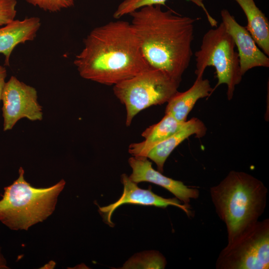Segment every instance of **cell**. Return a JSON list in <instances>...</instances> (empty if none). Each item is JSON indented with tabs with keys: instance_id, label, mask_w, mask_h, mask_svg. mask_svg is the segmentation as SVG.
Segmentation results:
<instances>
[{
	"instance_id": "cell-1",
	"label": "cell",
	"mask_w": 269,
	"mask_h": 269,
	"mask_svg": "<svg viewBox=\"0 0 269 269\" xmlns=\"http://www.w3.org/2000/svg\"><path fill=\"white\" fill-rule=\"evenodd\" d=\"M143 56L149 65L181 82L193 55L195 23L199 18L148 5L130 14Z\"/></svg>"
},
{
	"instance_id": "cell-2",
	"label": "cell",
	"mask_w": 269,
	"mask_h": 269,
	"mask_svg": "<svg viewBox=\"0 0 269 269\" xmlns=\"http://www.w3.org/2000/svg\"><path fill=\"white\" fill-rule=\"evenodd\" d=\"M74 64L82 78L106 85H115L151 68L132 24L123 20L92 29Z\"/></svg>"
},
{
	"instance_id": "cell-3",
	"label": "cell",
	"mask_w": 269,
	"mask_h": 269,
	"mask_svg": "<svg viewBox=\"0 0 269 269\" xmlns=\"http://www.w3.org/2000/svg\"><path fill=\"white\" fill-rule=\"evenodd\" d=\"M210 193L215 211L225 224L229 243L258 221L266 207L268 189L252 175L231 170L210 188Z\"/></svg>"
},
{
	"instance_id": "cell-4",
	"label": "cell",
	"mask_w": 269,
	"mask_h": 269,
	"mask_svg": "<svg viewBox=\"0 0 269 269\" xmlns=\"http://www.w3.org/2000/svg\"><path fill=\"white\" fill-rule=\"evenodd\" d=\"M18 173V177L4 188L0 200V222L12 230H27L52 214L66 182L61 179L52 186L37 188L24 179L22 167Z\"/></svg>"
},
{
	"instance_id": "cell-5",
	"label": "cell",
	"mask_w": 269,
	"mask_h": 269,
	"mask_svg": "<svg viewBox=\"0 0 269 269\" xmlns=\"http://www.w3.org/2000/svg\"><path fill=\"white\" fill-rule=\"evenodd\" d=\"M231 36L221 22L203 35L200 49L195 53L196 77H203L207 67H214L218 81L213 92L222 84L227 86V97L232 99L236 87L243 76L238 52Z\"/></svg>"
},
{
	"instance_id": "cell-6",
	"label": "cell",
	"mask_w": 269,
	"mask_h": 269,
	"mask_svg": "<svg viewBox=\"0 0 269 269\" xmlns=\"http://www.w3.org/2000/svg\"><path fill=\"white\" fill-rule=\"evenodd\" d=\"M180 82L164 72L150 68L115 85V96L126 109V126L142 110L161 105L178 92Z\"/></svg>"
},
{
	"instance_id": "cell-7",
	"label": "cell",
	"mask_w": 269,
	"mask_h": 269,
	"mask_svg": "<svg viewBox=\"0 0 269 269\" xmlns=\"http://www.w3.org/2000/svg\"><path fill=\"white\" fill-rule=\"evenodd\" d=\"M217 269H268L269 219L258 221L220 252Z\"/></svg>"
},
{
	"instance_id": "cell-8",
	"label": "cell",
	"mask_w": 269,
	"mask_h": 269,
	"mask_svg": "<svg viewBox=\"0 0 269 269\" xmlns=\"http://www.w3.org/2000/svg\"><path fill=\"white\" fill-rule=\"evenodd\" d=\"M3 131L10 130L21 119L41 121L42 107L36 89L11 76L5 83L1 96Z\"/></svg>"
},
{
	"instance_id": "cell-9",
	"label": "cell",
	"mask_w": 269,
	"mask_h": 269,
	"mask_svg": "<svg viewBox=\"0 0 269 269\" xmlns=\"http://www.w3.org/2000/svg\"><path fill=\"white\" fill-rule=\"evenodd\" d=\"M122 182L124 190L121 197L115 202L99 208L104 221L110 226H114L111 220L113 212L121 205L126 204L154 206L163 208L174 206L183 210L188 216L192 215L190 205L181 204L182 203L176 197L165 198L153 193L151 188L148 189L140 188L137 183L132 181L126 174L122 175Z\"/></svg>"
},
{
	"instance_id": "cell-10",
	"label": "cell",
	"mask_w": 269,
	"mask_h": 269,
	"mask_svg": "<svg viewBox=\"0 0 269 269\" xmlns=\"http://www.w3.org/2000/svg\"><path fill=\"white\" fill-rule=\"evenodd\" d=\"M221 16L222 22L237 48L242 75L255 67H269V56L260 50L245 26L240 24L227 9H223Z\"/></svg>"
},
{
	"instance_id": "cell-11",
	"label": "cell",
	"mask_w": 269,
	"mask_h": 269,
	"mask_svg": "<svg viewBox=\"0 0 269 269\" xmlns=\"http://www.w3.org/2000/svg\"><path fill=\"white\" fill-rule=\"evenodd\" d=\"M129 163L132 168V173L129 177L135 183L146 181L158 185L186 205H189L191 199H196L199 196L198 189L188 187L183 182L165 176L154 169L147 157L133 156L129 158Z\"/></svg>"
},
{
	"instance_id": "cell-12",
	"label": "cell",
	"mask_w": 269,
	"mask_h": 269,
	"mask_svg": "<svg viewBox=\"0 0 269 269\" xmlns=\"http://www.w3.org/2000/svg\"><path fill=\"white\" fill-rule=\"evenodd\" d=\"M41 26L40 19L33 16L11 21L0 28V53L4 56V65H9L10 55L19 44L32 41Z\"/></svg>"
},
{
	"instance_id": "cell-13",
	"label": "cell",
	"mask_w": 269,
	"mask_h": 269,
	"mask_svg": "<svg viewBox=\"0 0 269 269\" xmlns=\"http://www.w3.org/2000/svg\"><path fill=\"white\" fill-rule=\"evenodd\" d=\"M206 132L207 128L204 123L199 119L193 118L187 121L178 131L151 149L146 157L152 160L157 170L162 173L165 161L178 145L191 135L201 138Z\"/></svg>"
},
{
	"instance_id": "cell-14",
	"label": "cell",
	"mask_w": 269,
	"mask_h": 269,
	"mask_svg": "<svg viewBox=\"0 0 269 269\" xmlns=\"http://www.w3.org/2000/svg\"><path fill=\"white\" fill-rule=\"evenodd\" d=\"M212 93L213 88L208 79L196 77L189 89L183 92L178 91L168 101L165 113L171 115L180 122H185L197 101L209 97Z\"/></svg>"
},
{
	"instance_id": "cell-15",
	"label": "cell",
	"mask_w": 269,
	"mask_h": 269,
	"mask_svg": "<svg viewBox=\"0 0 269 269\" xmlns=\"http://www.w3.org/2000/svg\"><path fill=\"white\" fill-rule=\"evenodd\" d=\"M186 122H180L171 115L165 114L159 122L142 133L144 138L142 141L130 144L129 152L134 156L146 157L151 149L178 131Z\"/></svg>"
},
{
	"instance_id": "cell-16",
	"label": "cell",
	"mask_w": 269,
	"mask_h": 269,
	"mask_svg": "<svg viewBox=\"0 0 269 269\" xmlns=\"http://www.w3.org/2000/svg\"><path fill=\"white\" fill-rule=\"evenodd\" d=\"M241 7L247 19L246 28L262 50L269 56V21L257 6L254 0H234Z\"/></svg>"
},
{
	"instance_id": "cell-17",
	"label": "cell",
	"mask_w": 269,
	"mask_h": 269,
	"mask_svg": "<svg viewBox=\"0 0 269 269\" xmlns=\"http://www.w3.org/2000/svg\"><path fill=\"white\" fill-rule=\"evenodd\" d=\"M166 261L157 251L141 253L130 259L123 269H164Z\"/></svg>"
},
{
	"instance_id": "cell-18",
	"label": "cell",
	"mask_w": 269,
	"mask_h": 269,
	"mask_svg": "<svg viewBox=\"0 0 269 269\" xmlns=\"http://www.w3.org/2000/svg\"><path fill=\"white\" fill-rule=\"evenodd\" d=\"M167 0H124L118 5L113 14V16L116 19H119L125 15L129 14L132 12L144 6L153 5H165V2ZM190 0L198 6L201 7L204 10L206 15H208L209 14L203 3V0Z\"/></svg>"
},
{
	"instance_id": "cell-19",
	"label": "cell",
	"mask_w": 269,
	"mask_h": 269,
	"mask_svg": "<svg viewBox=\"0 0 269 269\" xmlns=\"http://www.w3.org/2000/svg\"><path fill=\"white\" fill-rule=\"evenodd\" d=\"M28 3L47 11L58 12L73 6L76 0H25Z\"/></svg>"
},
{
	"instance_id": "cell-20",
	"label": "cell",
	"mask_w": 269,
	"mask_h": 269,
	"mask_svg": "<svg viewBox=\"0 0 269 269\" xmlns=\"http://www.w3.org/2000/svg\"><path fill=\"white\" fill-rule=\"evenodd\" d=\"M16 0H0V26L14 19L16 14Z\"/></svg>"
},
{
	"instance_id": "cell-21",
	"label": "cell",
	"mask_w": 269,
	"mask_h": 269,
	"mask_svg": "<svg viewBox=\"0 0 269 269\" xmlns=\"http://www.w3.org/2000/svg\"><path fill=\"white\" fill-rule=\"evenodd\" d=\"M6 77V70L5 68L0 65V101L1 100L2 92L5 84V79Z\"/></svg>"
},
{
	"instance_id": "cell-22",
	"label": "cell",
	"mask_w": 269,
	"mask_h": 269,
	"mask_svg": "<svg viewBox=\"0 0 269 269\" xmlns=\"http://www.w3.org/2000/svg\"><path fill=\"white\" fill-rule=\"evenodd\" d=\"M9 269V268L7 266L6 261L2 254L0 248V269Z\"/></svg>"
}]
</instances>
